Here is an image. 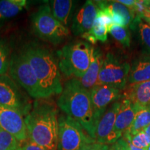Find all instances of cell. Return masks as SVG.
<instances>
[{
	"mask_svg": "<svg viewBox=\"0 0 150 150\" xmlns=\"http://www.w3.org/2000/svg\"><path fill=\"white\" fill-rule=\"evenodd\" d=\"M26 0H0V27L27 8Z\"/></svg>",
	"mask_w": 150,
	"mask_h": 150,
	"instance_id": "cell-19",
	"label": "cell"
},
{
	"mask_svg": "<svg viewBox=\"0 0 150 150\" xmlns=\"http://www.w3.org/2000/svg\"><path fill=\"white\" fill-rule=\"evenodd\" d=\"M14 150H22V149H21V148H20V147L17 148V149H14Z\"/></svg>",
	"mask_w": 150,
	"mask_h": 150,
	"instance_id": "cell-33",
	"label": "cell"
},
{
	"mask_svg": "<svg viewBox=\"0 0 150 150\" xmlns=\"http://www.w3.org/2000/svg\"><path fill=\"white\" fill-rule=\"evenodd\" d=\"M33 32L41 40L54 45L61 44L70 31L53 16L48 3L39 7L31 17Z\"/></svg>",
	"mask_w": 150,
	"mask_h": 150,
	"instance_id": "cell-5",
	"label": "cell"
},
{
	"mask_svg": "<svg viewBox=\"0 0 150 150\" xmlns=\"http://www.w3.org/2000/svg\"><path fill=\"white\" fill-rule=\"evenodd\" d=\"M148 4H149V6H150V1H148Z\"/></svg>",
	"mask_w": 150,
	"mask_h": 150,
	"instance_id": "cell-36",
	"label": "cell"
},
{
	"mask_svg": "<svg viewBox=\"0 0 150 150\" xmlns=\"http://www.w3.org/2000/svg\"><path fill=\"white\" fill-rule=\"evenodd\" d=\"M120 91L108 85H96L91 90V102L97 125L99 118L111 103L115 102L120 98Z\"/></svg>",
	"mask_w": 150,
	"mask_h": 150,
	"instance_id": "cell-12",
	"label": "cell"
},
{
	"mask_svg": "<svg viewBox=\"0 0 150 150\" xmlns=\"http://www.w3.org/2000/svg\"><path fill=\"white\" fill-rule=\"evenodd\" d=\"M95 141L77 122L66 115L59 116L57 150H81Z\"/></svg>",
	"mask_w": 150,
	"mask_h": 150,
	"instance_id": "cell-7",
	"label": "cell"
},
{
	"mask_svg": "<svg viewBox=\"0 0 150 150\" xmlns=\"http://www.w3.org/2000/svg\"><path fill=\"white\" fill-rule=\"evenodd\" d=\"M0 127L16 138L19 142L28 140L24 117L20 112L0 105Z\"/></svg>",
	"mask_w": 150,
	"mask_h": 150,
	"instance_id": "cell-10",
	"label": "cell"
},
{
	"mask_svg": "<svg viewBox=\"0 0 150 150\" xmlns=\"http://www.w3.org/2000/svg\"><path fill=\"white\" fill-rule=\"evenodd\" d=\"M0 105L16 110L25 117L31 111L33 104L10 76L3 75L0 76Z\"/></svg>",
	"mask_w": 150,
	"mask_h": 150,
	"instance_id": "cell-9",
	"label": "cell"
},
{
	"mask_svg": "<svg viewBox=\"0 0 150 150\" xmlns=\"http://www.w3.org/2000/svg\"><path fill=\"white\" fill-rule=\"evenodd\" d=\"M143 131H144V133L145 134L146 136H147V139H148V140H149V142L150 143V124L148 125L147 127H146V128L145 129V130H144Z\"/></svg>",
	"mask_w": 150,
	"mask_h": 150,
	"instance_id": "cell-31",
	"label": "cell"
},
{
	"mask_svg": "<svg viewBox=\"0 0 150 150\" xmlns=\"http://www.w3.org/2000/svg\"><path fill=\"white\" fill-rule=\"evenodd\" d=\"M120 102L117 101L110 104L99 118L95 133V140L96 142L112 145L118 140L114 133V126Z\"/></svg>",
	"mask_w": 150,
	"mask_h": 150,
	"instance_id": "cell-11",
	"label": "cell"
},
{
	"mask_svg": "<svg viewBox=\"0 0 150 150\" xmlns=\"http://www.w3.org/2000/svg\"><path fill=\"white\" fill-rule=\"evenodd\" d=\"M97 14L95 1H86L75 13L72 19L71 29L74 35H81L88 32L93 28Z\"/></svg>",
	"mask_w": 150,
	"mask_h": 150,
	"instance_id": "cell-13",
	"label": "cell"
},
{
	"mask_svg": "<svg viewBox=\"0 0 150 150\" xmlns=\"http://www.w3.org/2000/svg\"><path fill=\"white\" fill-rule=\"evenodd\" d=\"M138 110L130 100L125 97L121 101L114 126V133L117 139L121 138L122 136L125 134L131 127Z\"/></svg>",
	"mask_w": 150,
	"mask_h": 150,
	"instance_id": "cell-14",
	"label": "cell"
},
{
	"mask_svg": "<svg viewBox=\"0 0 150 150\" xmlns=\"http://www.w3.org/2000/svg\"><path fill=\"white\" fill-rule=\"evenodd\" d=\"M118 3H120L122 4L125 5V6L128 7L129 8H133L134 6L136 0H118L117 1Z\"/></svg>",
	"mask_w": 150,
	"mask_h": 150,
	"instance_id": "cell-30",
	"label": "cell"
},
{
	"mask_svg": "<svg viewBox=\"0 0 150 150\" xmlns=\"http://www.w3.org/2000/svg\"><path fill=\"white\" fill-rule=\"evenodd\" d=\"M108 149H109L108 145L95 141L85 145L81 150H108Z\"/></svg>",
	"mask_w": 150,
	"mask_h": 150,
	"instance_id": "cell-27",
	"label": "cell"
},
{
	"mask_svg": "<svg viewBox=\"0 0 150 150\" xmlns=\"http://www.w3.org/2000/svg\"><path fill=\"white\" fill-rule=\"evenodd\" d=\"M22 51L34 71L42 98L60 95L63 86L59 61L53 53L37 43H30Z\"/></svg>",
	"mask_w": 150,
	"mask_h": 150,
	"instance_id": "cell-3",
	"label": "cell"
},
{
	"mask_svg": "<svg viewBox=\"0 0 150 150\" xmlns=\"http://www.w3.org/2000/svg\"><path fill=\"white\" fill-rule=\"evenodd\" d=\"M146 21H147V22H150V18H149V19H148V20H146Z\"/></svg>",
	"mask_w": 150,
	"mask_h": 150,
	"instance_id": "cell-34",
	"label": "cell"
},
{
	"mask_svg": "<svg viewBox=\"0 0 150 150\" xmlns=\"http://www.w3.org/2000/svg\"><path fill=\"white\" fill-rule=\"evenodd\" d=\"M150 81V58L145 57L135 62L130 69L128 83L134 84Z\"/></svg>",
	"mask_w": 150,
	"mask_h": 150,
	"instance_id": "cell-17",
	"label": "cell"
},
{
	"mask_svg": "<svg viewBox=\"0 0 150 150\" xmlns=\"http://www.w3.org/2000/svg\"><path fill=\"white\" fill-rule=\"evenodd\" d=\"M57 106L65 115L77 122L95 140L97 123L91 93L81 86L76 79H70L65 82L57 100Z\"/></svg>",
	"mask_w": 150,
	"mask_h": 150,
	"instance_id": "cell-2",
	"label": "cell"
},
{
	"mask_svg": "<svg viewBox=\"0 0 150 150\" xmlns=\"http://www.w3.org/2000/svg\"><path fill=\"white\" fill-rule=\"evenodd\" d=\"M108 150H129L128 142L125 138H120L112 144Z\"/></svg>",
	"mask_w": 150,
	"mask_h": 150,
	"instance_id": "cell-28",
	"label": "cell"
},
{
	"mask_svg": "<svg viewBox=\"0 0 150 150\" xmlns=\"http://www.w3.org/2000/svg\"><path fill=\"white\" fill-rule=\"evenodd\" d=\"M103 61H104V58L100 50L99 49L97 50L94 49L88 69L82 77L76 79L81 86L88 91H91V90L96 86Z\"/></svg>",
	"mask_w": 150,
	"mask_h": 150,
	"instance_id": "cell-16",
	"label": "cell"
},
{
	"mask_svg": "<svg viewBox=\"0 0 150 150\" xmlns=\"http://www.w3.org/2000/svg\"><path fill=\"white\" fill-rule=\"evenodd\" d=\"M109 33L122 46L126 47L130 46V34L127 28L112 25L109 30Z\"/></svg>",
	"mask_w": 150,
	"mask_h": 150,
	"instance_id": "cell-23",
	"label": "cell"
},
{
	"mask_svg": "<svg viewBox=\"0 0 150 150\" xmlns=\"http://www.w3.org/2000/svg\"><path fill=\"white\" fill-rule=\"evenodd\" d=\"M8 72L11 78L29 96L36 99L42 98L38 81L22 50L11 56Z\"/></svg>",
	"mask_w": 150,
	"mask_h": 150,
	"instance_id": "cell-6",
	"label": "cell"
},
{
	"mask_svg": "<svg viewBox=\"0 0 150 150\" xmlns=\"http://www.w3.org/2000/svg\"><path fill=\"white\" fill-rule=\"evenodd\" d=\"M150 124V106L139 108L135 115L131 127L125 134L132 136L142 132ZM124 134V135H125Z\"/></svg>",
	"mask_w": 150,
	"mask_h": 150,
	"instance_id": "cell-20",
	"label": "cell"
},
{
	"mask_svg": "<svg viewBox=\"0 0 150 150\" xmlns=\"http://www.w3.org/2000/svg\"><path fill=\"white\" fill-rule=\"evenodd\" d=\"M28 140L46 150H57L59 117L55 104L49 98L38 99L24 117Z\"/></svg>",
	"mask_w": 150,
	"mask_h": 150,
	"instance_id": "cell-1",
	"label": "cell"
},
{
	"mask_svg": "<svg viewBox=\"0 0 150 150\" xmlns=\"http://www.w3.org/2000/svg\"><path fill=\"white\" fill-rule=\"evenodd\" d=\"M94 49L89 42L83 41L65 45L57 53L60 71L67 78L82 77L91 64Z\"/></svg>",
	"mask_w": 150,
	"mask_h": 150,
	"instance_id": "cell-4",
	"label": "cell"
},
{
	"mask_svg": "<svg viewBox=\"0 0 150 150\" xmlns=\"http://www.w3.org/2000/svg\"><path fill=\"white\" fill-rule=\"evenodd\" d=\"M136 24L138 27L140 40L144 47L150 52V26L140 19H135L133 24Z\"/></svg>",
	"mask_w": 150,
	"mask_h": 150,
	"instance_id": "cell-25",
	"label": "cell"
},
{
	"mask_svg": "<svg viewBox=\"0 0 150 150\" xmlns=\"http://www.w3.org/2000/svg\"><path fill=\"white\" fill-rule=\"evenodd\" d=\"M11 59L10 47L4 40L0 38V76L8 72Z\"/></svg>",
	"mask_w": 150,
	"mask_h": 150,
	"instance_id": "cell-22",
	"label": "cell"
},
{
	"mask_svg": "<svg viewBox=\"0 0 150 150\" xmlns=\"http://www.w3.org/2000/svg\"><path fill=\"white\" fill-rule=\"evenodd\" d=\"M128 142V145H129V150H147V149H141V148H138V147H134V145H132L130 142L127 141Z\"/></svg>",
	"mask_w": 150,
	"mask_h": 150,
	"instance_id": "cell-32",
	"label": "cell"
},
{
	"mask_svg": "<svg viewBox=\"0 0 150 150\" xmlns=\"http://www.w3.org/2000/svg\"><path fill=\"white\" fill-rule=\"evenodd\" d=\"M137 109L150 106V81L130 84L125 93Z\"/></svg>",
	"mask_w": 150,
	"mask_h": 150,
	"instance_id": "cell-15",
	"label": "cell"
},
{
	"mask_svg": "<svg viewBox=\"0 0 150 150\" xmlns=\"http://www.w3.org/2000/svg\"><path fill=\"white\" fill-rule=\"evenodd\" d=\"M124 138L130 142L132 145L138 148H141V149H147L150 143L148 140L147 136L144 131L138 133V134L134 135V136H130L129 135H124Z\"/></svg>",
	"mask_w": 150,
	"mask_h": 150,
	"instance_id": "cell-26",
	"label": "cell"
},
{
	"mask_svg": "<svg viewBox=\"0 0 150 150\" xmlns=\"http://www.w3.org/2000/svg\"><path fill=\"white\" fill-rule=\"evenodd\" d=\"M52 13L56 20L67 27L74 5L72 0H53L49 1Z\"/></svg>",
	"mask_w": 150,
	"mask_h": 150,
	"instance_id": "cell-18",
	"label": "cell"
},
{
	"mask_svg": "<svg viewBox=\"0 0 150 150\" xmlns=\"http://www.w3.org/2000/svg\"><path fill=\"white\" fill-rule=\"evenodd\" d=\"M20 146L14 136L0 127V150H14Z\"/></svg>",
	"mask_w": 150,
	"mask_h": 150,
	"instance_id": "cell-24",
	"label": "cell"
},
{
	"mask_svg": "<svg viewBox=\"0 0 150 150\" xmlns=\"http://www.w3.org/2000/svg\"><path fill=\"white\" fill-rule=\"evenodd\" d=\"M131 66L111 53L106 54L99 72L96 85H108L123 90L126 87Z\"/></svg>",
	"mask_w": 150,
	"mask_h": 150,
	"instance_id": "cell-8",
	"label": "cell"
},
{
	"mask_svg": "<svg viewBox=\"0 0 150 150\" xmlns=\"http://www.w3.org/2000/svg\"><path fill=\"white\" fill-rule=\"evenodd\" d=\"M108 29L104 26L101 25L96 20L94 22L93 28L88 32H86L81 35V37L88 42L95 44L97 41L102 42H106L107 40Z\"/></svg>",
	"mask_w": 150,
	"mask_h": 150,
	"instance_id": "cell-21",
	"label": "cell"
},
{
	"mask_svg": "<svg viewBox=\"0 0 150 150\" xmlns=\"http://www.w3.org/2000/svg\"><path fill=\"white\" fill-rule=\"evenodd\" d=\"M147 150H150V145H149V147H148V148H147Z\"/></svg>",
	"mask_w": 150,
	"mask_h": 150,
	"instance_id": "cell-35",
	"label": "cell"
},
{
	"mask_svg": "<svg viewBox=\"0 0 150 150\" xmlns=\"http://www.w3.org/2000/svg\"><path fill=\"white\" fill-rule=\"evenodd\" d=\"M148 24L150 26V22H148Z\"/></svg>",
	"mask_w": 150,
	"mask_h": 150,
	"instance_id": "cell-37",
	"label": "cell"
},
{
	"mask_svg": "<svg viewBox=\"0 0 150 150\" xmlns=\"http://www.w3.org/2000/svg\"><path fill=\"white\" fill-rule=\"evenodd\" d=\"M20 148L22 150H46L41 146L37 145L35 142L29 140H27V141L24 142L23 145L20 146Z\"/></svg>",
	"mask_w": 150,
	"mask_h": 150,
	"instance_id": "cell-29",
	"label": "cell"
}]
</instances>
